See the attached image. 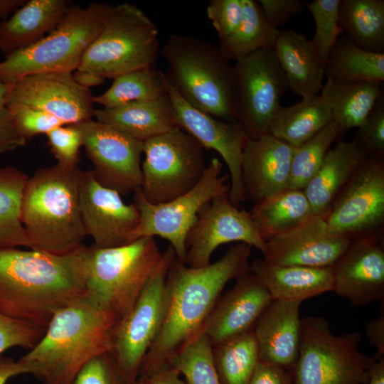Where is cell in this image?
<instances>
[{
	"label": "cell",
	"instance_id": "83f0119b",
	"mask_svg": "<svg viewBox=\"0 0 384 384\" xmlns=\"http://www.w3.org/2000/svg\"><path fill=\"white\" fill-rule=\"evenodd\" d=\"M97 122L144 142L176 127L171 100L165 94L155 100L114 108L95 109Z\"/></svg>",
	"mask_w": 384,
	"mask_h": 384
},
{
	"label": "cell",
	"instance_id": "603a6c76",
	"mask_svg": "<svg viewBox=\"0 0 384 384\" xmlns=\"http://www.w3.org/2000/svg\"><path fill=\"white\" fill-rule=\"evenodd\" d=\"M293 149L269 133L247 139L242 156L245 199L257 203L288 188Z\"/></svg>",
	"mask_w": 384,
	"mask_h": 384
},
{
	"label": "cell",
	"instance_id": "44dd1931",
	"mask_svg": "<svg viewBox=\"0 0 384 384\" xmlns=\"http://www.w3.org/2000/svg\"><path fill=\"white\" fill-rule=\"evenodd\" d=\"M351 241L330 234L324 215H314L266 241L262 258L279 265L331 267Z\"/></svg>",
	"mask_w": 384,
	"mask_h": 384
},
{
	"label": "cell",
	"instance_id": "f546056e",
	"mask_svg": "<svg viewBox=\"0 0 384 384\" xmlns=\"http://www.w3.org/2000/svg\"><path fill=\"white\" fill-rule=\"evenodd\" d=\"M379 81H348L326 78L319 95L337 124L340 137L358 127L382 96Z\"/></svg>",
	"mask_w": 384,
	"mask_h": 384
},
{
	"label": "cell",
	"instance_id": "c3c4849f",
	"mask_svg": "<svg viewBox=\"0 0 384 384\" xmlns=\"http://www.w3.org/2000/svg\"><path fill=\"white\" fill-rule=\"evenodd\" d=\"M10 84L0 82V155L26 144L27 140L20 134L12 112L6 105V94Z\"/></svg>",
	"mask_w": 384,
	"mask_h": 384
},
{
	"label": "cell",
	"instance_id": "9f6ffc18",
	"mask_svg": "<svg viewBox=\"0 0 384 384\" xmlns=\"http://www.w3.org/2000/svg\"><path fill=\"white\" fill-rule=\"evenodd\" d=\"M26 0H0V22L9 18L11 14L23 6Z\"/></svg>",
	"mask_w": 384,
	"mask_h": 384
},
{
	"label": "cell",
	"instance_id": "6da1fadb",
	"mask_svg": "<svg viewBox=\"0 0 384 384\" xmlns=\"http://www.w3.org/2000/svg\"><path fill=\"white\" fill-rule=\"evenodd\" d=\"M252 246L238 242L215 262L191 267L178 257L166 275V304L158 336L145 356L139 376L172 366L180 350L202 332L220 295L232 279L250 272Z\"/></svg>",
	"mask_w": 384,
	"mask_h": 384
},
{
	"label": "cell",
	"instance_id": "f35d334b",
	"mask_svg": "<svg viewBox=\"0 0 384 384\" xmlns=\"http://www.w3.org/2000/svg\"><path fill=\"white\" fill-rule=\"evenodd\" d=\"M339 138L338 125L332 119L315 135L294 147L288 188L303 190L319 169L331 144Z\"/></svg>",
	"mask_w": 384,
	"mask_h": 384
},
{
	"label": "cell",
	"instance_id": "7402d4cb",
	"mask_svg": "<svg viewBox=\"0 0 384 384\" xmlns=\"http://www.w3.org/2000/svg\"><path fill=\"white\" fill-rule=\"evenodd\" d=\"M272 298L251 271L236 279L235 285L219 297L202 333L212 346L253 329Z\"/></svg>",
	"mask_w": 384,
	"mask_h": 384
},
{
	"label": "cell",
	"instance_id": "4316f807",
	"mask_svg": "<svg viewBox=\"0 0 384 384\" xmlns=\"http://www.w3.org/2000/svg\"><path fill=\"white\" fill-rule=\"evenodd\" d=\"M273 50L292 92L302 98L319 95L324 66L310 40L293 29L279 30Z\"/></svg>",
	"mask_w": 384,
	"mask_h": 384
},
{
	"label": "cell",
	"instance_id": "7a4b0ae2",
	"mask_svg": "<svg viewBox=\"0 0 384 384\" xmlns=\"http://www.w3.org/2000/svg\"><path fill=\"white\" fill-rule=\"evenodd\" d=\"M87 247L64 255L0 249V314L46 329L59 310L86 295Z\"/></svg>",
	"mask_w": 384,
	"mask_h": 384
},
{
	"label": "cell",
	"instance_id": "8992f818",
	"mask_svg": "<svg viewBox=\"0 0 384 384\" xmlns=\"http://www.w3.org/2000/svg\"><path fill=\"white\" fill-rule=\"evenodd\" d=\"M111 5L70 4L57 27L45 37L0 61V82L12 84L33 74L75 71L100 33Z\"/></svg>",
	"mask_w": 384,
	"mask_h": 384
},
{
	"label": "cell",
	"instance_id": "ac0fdd59",
	"mask_svg": "<svg viewBox=\"0 0 384 384\" xmlns=\"http://www.w3.org/2000/svg\"><path fill=\"white\" fill-rule=\"evenodd\" d=\"M166 93L173 107L176 127L192 136L204 149L214 150L223 158L231 179L229 199L234 206H239L245 200L242 156L249 139L242 127L238 121L218 119L194 108L181 97L169 80Z\"/></svg>",
	"mask_w": 384,
	"mask_h": 384
},
{
	"label": "cell",
	"instance_id": "74e56055",
	"mask_svg": "<svg viewBox=\"0 0 384 384\" xmlns=\"http://www.w3.org/2000/svg\"><path fill=\"white\" fill-rule=\"evenodd\" d=\"M113 80L105 92L92 97L93 103L110 109L155 100L166 94V74L155 65L122 74Z\"/></svg>",
	"mask_w": 384,
	"mask_h": 384
},
{
	"label": "cell",
	"instance_id": "d6a6232c",
	"mask_svg": "<svg viewBox=\"0 0 384 384\" xmlns=\"http://www.w3.org/2000/svg\"><path fill=\"white\" fill-rule=\"evenodd\" d=\"M338 23L357 47L384 53L383 0H340Z\"/></svg>",
	"mask_w": 384,
	"mask_h": 384
},
{
	"label": "cell",
	"instance_id": "f6af8a7d",
	"mask_svg": "<svg viewBox=\"0 0 384 384\" xmlns=\"http://www.w3.org/2000/svg\"><path fill=\"white\" fill-rule=\"evenodd\" d=\"M73 384H129L112 351L87 362L77 374Z\"/></svg>",
	"mask_w": 384,
	"mask_h": 384
},
{
	"label": "cell",
	"instance_id": "2e32d148",
	"mask_svg": "<svg viewBox=\"0 0 384 384\" xmlns=\"http://www.w3.org/2000/svg\"><path fill=\"white\" fill-rule=\"evenodd\" d=\"M233 242L247 244L262 253L265 249L250 211L239 210L225 193L200 210L186 238L184 262L191 267L206 266L220 245Z\"/></svg>",
	"mask_w": 384,
	"mask_h": 384
},
{
	"label": "cell",
	"instance_id": "d6986e66",
	"mask_svg": "<svg viewBox=\"0 0 384 384\" xmlns=\"http://www.w3.org/2000/svg\"><path fill=\"white\" fill-rule=\"evenodd\" d=\"M80 206L85 234L93 245L107 248L133 242L139 223L136 205L126 203L120 193L100 184L91 169L82 172Z\"/></svg>",
	"mask_w": 384,
	"mask_h": 384
},
{
	"label": "cell",
	"instance_id": "3957f363",
	"mask_svg": "<svg viewBox=\"0 0 384 384\" xmlns=\"http://www.w3.org/2000/svg\"><path fill=\"white\" fill-rule=\"evenodd\" d=\"M119 319L87 294L57 311L18 360L43 384H73L91 359L112 351Z\"/></svg>",
	"mask_w": 384,
	"mask_h": 384
},
{
	"label": "cell",
	"instance_id": "f1b7e54d",
	"mask_svg": "<svg viewBox=\"0 0 384 384\" xmlns=\"http://www.w3.org/2000/svg\"><path fill=\"white\" fill-rule=\"evenodd\" d=\"M366 157L353 140L331 147L303 191L314 215H324L358 166Z\"/></svg>",
	"mask_w": 384,
	"mask_h": 384
},
{
	"label": "cell",
	"instance_id": "681fc988",
	"mask_svg": "<svg viewBox=\"0 0 384 384\" xmlns=\"http://www.w3.org/2000/svg\"><path fill=\"white\" fill-rule=\"evenodd\" d=\"M257 1L269 23L277 29L288 23L305 7V2L300 0H259Z\"/></svg>",
	"mask_w": 384,
	"mask_h": 384
},
{
	"label": "cell",
	"instance_id": "d4e9b609",
	"mask_svg": "<svg viewBox=\"0 0 384 384\" xmlns=\"http://www.w3.org/2000/svg\"><path fill=\"white\" fill-rule=\"evenodd\" d=\"M250 271L272 299L303 302L333 289L331 267L279 265L256 258L250 265Z\"/></svg>",
	"mask_w": 384,
	"mask_h": 384
},
{
	"label": "cell",
	"instance_id": "ab89813d",
	"mask_svg": "<svg viewBox=\"0 0 384 384\" xmlns=\"http://www.w3.org/2000/svg\"><path fill=\"white\" fill-rule=\"evenodd\" d=\"M172 366L188 384H221L213 361L212 345L202 332L180 350Z\"/></svg>",
	"mask_w": 384,
	"mask_h": 384
},
{
	"label": "cell",
	"instance_id": "bcb514c9",
	"mask_svg": "<svg viewBox=\"0 0 384 384\" xmlns=\"http://www.w3.org/2000/svg\"><path fill=\"white\" fill-rule=\"evenodd\" d=\"M208 18L215 29L219 43L229 38L242 18V0H211L206 8Z\"/></svg>",
	"mask_w": 384,
	"mask_h": 384
},
{
	"label": "cell",
	"instance_id": "5b68a950",
	"mask_svg": "<svg viewBox=\"0 0 384 384\" xmlns=\"http://www.w3.org/2000/svg\"><path fill=\"white\" fill-rule=\"evenodd\" d=\"M161 54L169 81L187 103L215 118L237 121L234 65L218 47L191 36L173 34Z\"/></svg>",
	"mask_w": 384,
	"mask_h": 384
},
{
	"label": "cell",
	"instance_id": "5bb4252c",
	"mask_svg": "<svg viewBox=\"0 0 384 384\" xmlns=\"http://www.w3.org/2000/svg\"><path fill=\"white\" fill-rule=\"evenodd\" d=\"M236 120L249 139L269 133L271 122L288 88L273 49L262 48L234 65Z\"/></svg>",
	"mask_w": 384,
	"mask_h": 384
},
{
	"label": "cell",
	"instance_id": "7c38bea8",
	"mask_svg": "<svg viewBox=\"0 0 384 384\" xmlns=\"http://www.w3.org/2000/svg\"><path fill=\"white\" fill-rule=\"evenodd\" d=\"M175 257L169 245L132 309L117 323L112 353L129 384L137 381L142 363L161 327L166 304V275Z\"/></svg>",
	"mask_w": 384,
	"mask_h": 384
},
{
	"label": "cell",
	"instance_id": "d590c367",
	"mask_svg": "<svg viewBox=\"0 0 384 384\" xmlns=\"http://www.w3.org/2000/svg\"><path fill=\"white\" fill-rule=\"evenodd\" d=\"M28 178L23 171L14 166L0 169V249H31L21 218L22 196Z\"/></svg>",
	"mask_w": 384,
	"mask_h": 384
},
{
	"label": "cell",
	"instance_id": "7bdbcfd3",
	"mask_svg": "<svg viewBox=\"0 0 384 384\" xmlns=\"http://www.w3.org/2000/svg\"><path fill=\"white\" fill-rule=\"evenodd\" d=\"M46 329L29 321L0 314V356L11 348L31 349L42 338Z\"/></svg>",
	"mask_w": 384,
	"mask_h": 384
},
{
	"label": "cell",
	"instance_id": "836d02e7",
	"mask_svg": "<svg viewBox=\"0 0 384 384\" xmlns=\"http://www.w3.org/2000/svg\"><path fill=\"white\" fill-rule=\"evenodd\" d=\"M324 76L341 80L383 82L384 53L362 50L342 34L329 54Z\"/></svg>",
	"mask_w": 384,
	"mask_h": 384
},
{
	"label": "cell",
	"instance_id": "816d5d0a",
	"mask_svg": "<svg viewBox=\"0 0 384 384\" xmlns=\"http://www.w3.org/2000/svg\"><path fill=\"white\" fill-rule=\"evenodd\" d=\"M366 333L370 345L376 348V359L384 357V314L369 321L366 326Z\"/></svg>",
	"mask_w": 384,
	"mask_h": 384
},
{
	"label": "cell",
	"instance_id": "11a10c76",
	"mask_svg": "<svg viewBox=\"0 0 384 384\" xmlns=\"http://www.w3.org/2000/svg\"><path fill=\"white\" fill-rule=\"evenodd\" d=\"M73 78L77 84L87 89L100 85L105 80L96 73L82 70H76L73 73Z\"/></svg>",
	"mask_w": 384,
	"mask_h": 384
},
{
	"label": "cell",
	"instance_id": "484cf974",
	"mask_svg": "<svg viewBox=\"0 0 384 384\" xmlns=\"http://www.w3.org/2000/svg\"><path fill=\"white\" fill-rule=\"evenodd\" d=\"M66 0H30L0 22V51L7 55L36 43L53 31L66 13Z\"/></svg>",
	"mask_w": 384,
	"mask_h": 384
},
{
	"label": "cell",
	"instance_id": "e0dca14e",
	"mask_svg": "<svg viewBox=\"0 0 384 384\" xmlns=\"http://www.w3.org/2000/svg\"><path fill=\"white\" fill-rule=\"evenodd\" d=\"M92 97L90 89L75 82L72 73L53 72L27 75L10 84L6 101L9 110H38L73 125L92 119L95 110Z\"/></svg>",
	"mask_w": 384,
	"mask_h": 384
},
{
	"label": "cell",
	"instance_id": "60d3db41",
	"mask_svg": "<svg viewBox=\"0 0 384 384\" xmlns=\"http://www.w3.org/2000/svg\"><path fill=\"white\" fill-rule=\"evenodd\" d=\"M339 3L340 0H315L304 3L316 25L315 33L310 41L324 68L331 50L343 33L338 23Z\"/></svg>",
	"mask_w": 384,
	"mask_h": 384
},
{
	"label": "cell",
	"instance_id": "e575fe53",
	"mask_svg": "<svg viewBox=\"0 0 384 384\" xmlns=\"http://www.w3.org/2000/svg\"><path fill=\"white\" fill-rule=\"evenodd\" d=\"M279 30L266 18L257 1L242 0V18L236 31L219 48L235 61L262 48L273 49Z\"/></svg>",
	"mask_w": 384,
	"mask_h": 384
},
{
	"label": "cell",
	"instance_id": "f5cc1de1",
	"mask_svg": "<svg viewBox=\"0 0 384 384\" xmlns=\"http://www.w3.org/2000/svg\"><path fill=\"white\" fill-rule=\"evenodd\" d=\"M134 384H188L181 379L179 372L173 366L163 368L146 376H139Z\"/></svg>",
	"mask_w": 384,
	"mask_h": 384
},
{
	"label": "cell",
	"instance_id": "b9f144b4",
	"mask_svg": "<svg viewBox=\"0 0 384 384\" xmlns=\"http://www.w3.org/2000/svg\"><path fill=\"white\" fill-rule=\"evenodd\" d=\"M366 156L384 158V98L383 95L358 127L353 139Z\"/></svg>",
	"mask_w": 384,
	"mask_h": 384
},
{
	"label": "cell",
	"instance_id": "7dc6e473",
	"mask_svg": "<svg viewBox=\"0 0 384 384\" xmlns=\"http://www.w3.org/2000/svg\"><path fill=\"white\" fill-rule=\"evenodd\" d=\"M20 134L27 140L63 124L55 117L38 110L18 107L10 110Z\"/></svg>",
	"mask_w": 384,
	"mask_h": 384
},
{
	"label": "cell",
	"instance_id": "9c48e42d",
	"mask_svg": "<svg viewBox=\"0 0 384 384\" xmlns=\"http://www.w3.org/2000/svg\"><path fill=\"white\" fill-rule=\"evenodd\" d=\"M361 334H334L321 316L301 319L294 384H367L377 360L358 350Z\"/></svg>",
	"mask_w": 384,
	"mask_h": 384
},
{
	"label": "cell",
	"instance_id": "db71d44e",
	"mask_svg": "<svg viewBox=\"0 0 384 384\" xmlns=\"http://www.w3.org/2000/svg\"><path fill=\"white\" fill-rule=\"evenodd\" d=\"M21 374H29L28 368L22 362L0 356V384H6L9 379Z\"/></svg>",
	"mask_w": 384,
	"mask_h": 384
},
{
	"label": "cell",
	"instance_id": "4dcf8cb0",
	"mask_svg": "<svg viewBox=\"0 0 384 384\" xmlns=\"http://www.w3.org/2000/svg\"><path fill=\"white\" fill-rule=\"evenodd\" d=\"M250 213L265 242L314 215L303 190L292 188L255 203Z\"/></svg>",
	"mask_w": 384,
	"mask_h": 384
},
{
	"label": "cell",
	"instance_id": "ee69618b",
	"mask_svg": "<svg viewBox=\"0 0 384 384\" xmlns=\"http://www.w3.org/2000/svg\"><path fill=\"white\" fill-rule=\"evenodd\" d=\"M46 136L58 164L70 167L78 166L82 141L75 125H60L47 132Z\"/></svg>",
	"mask_w": 384,
	"mask_h": 384
},
{
	"label": "cell",
	"instance_id": "1f68e13d",
	"mask_svg": "<svg viewBox=\"0 0 384 384\" xmlns=\"http://www.w3.org/2000/svg\"><path fill=\"white\" fill-rule=\"evenodd\" d=\"M331 120V113L319 94L288 107L281 105L271 122L269 134L296 147Z\"/></svg>",
	"mask_w": 384,
	"mask_h": 384
},
{
	"label": "cell",
	"instance_id": "4fadbf2b",
	"mask_svg": "<svg viewBox=\"0 0 384 384\" xmlns=\"http://www.w3.org/2000/svg\"><path fill=\"white\" fill-rule=\"evenodd\" d=\"M333 235L383 238L384 158L365 157L324 215Z\"/></svg>",
	"mask_w": 384,
	"mask_h": 384
},
{
	"label": "cell",
	"instance_id": "8fae6325",
	"mask_svg": "<svg viewBox=\"0 0 384 384\" xmlns=\"http://www.w3.org/2000/svg\"><path fill=\"white\" fill-rule=\"evenodd\" d=\"M223 163L213 158L199 181L190 191L166 202L147 201L140 190L134 193V203L139 213V223L132 241L156 236L169 242L176 257L184 261L186 240L203 206L213 198L229 193L228 176H222Z\"/></svg>",
	"mask_w": 384,
	"mask_h": 384
},
{
	"label": "cell",
	"instance_id": "9a60e30c",
	"mask_svg": "<svg viewBox=\"0 0 384 384\" xmlns=\"http://www.w3.org/2000/svg\"><path fill=\"white\" fill-rule=\"evenodd\" d=\"M74 125L100 184L121 195L141 189L143 142L92 119Z\"/></svg>",
	"mask_w": 384,
	"mask_h": 384
},
{
	"label": "cell",
	"instance_id": "ba28073f",
	"mask_svg": "<svg viewBox=\"0 0 384 384\" xmlns=\"http://www.w3.org/2000/svg\"><path fill=\"white\" fill-rule=\"evenodd\" d=\"M159 46L156 25L137 6H112L103 26L77 70L112 78L155 65Z\"/></svg>",
	"mask_w": 384,
	"mask_h": 384
},
{
	"label": "cell",
	"instance_id": "277c9868",
	"mask_svg": "<svg viewBox=\"0 0 384 384\" xmlns=\"http://www.w3.org/2000/svg\"><path fill=\"white\" fill-rule=\"evenodd\" d=\"M82 172L78 166L56 164L28 177L21 218L31 249L64 255L84 245L87 235L80 206Z\"/></svg>",
	"mask_w": 384,
	"mask_h": 384
},
{
	"label": "cell",
	"instance_id": "ffe728a7",
	"mask_svg": "<svg viewBox=\"0 0 384 384\" xmlns=\"http://www.w3.org/2000/svg\"><path fill=\"white\" fill-rule=\"evenodd\" d=\"M331 269L332 291L354 306L362 307L383 300V238L351 240Z\"/></svg>",
	"mask_w": 384,
	"mask_h": 384
},
{
	"label": "cell",
	"instance_id": "52a82bcc",
	"mask_svg": "<svg viewBox=\"0 0 384 384\" xmlns=\"http://www.w3.org/2000/svg\"><path fill=\"white\" fill-rule=\"evenodd\" d=\"M162 252L152 237L118 247H87L86 294L119 320L133 307Z\"/></svg>",
	"mask_w": 384,
	"mask_h": 384
},
{
	"label": "cell",
	"instance_id": "30bf717a",
	"mask_svg": "<svg viewBox=\"0 0 384 384\" xmlns=\"http://www.w3.org/2000/svg\"><path fill=\"white\" fill-rule=\"evenodd\" d=\"M204 150L178 127L143 142L140 191L144 198L158 204L190 191L207 166Z\"/></svg>",
	"mask_w": 384,
	"mask_h": 384
},
{
	"label": "cell",
	"instance_id": "f907efd6",
	"mask_svg": "<svg viewBox=\"0 0 384 384\" xmlns=\"http://www.w3.org/2000/svg\"><path fill=\"white\" fill-rule=\"evenodd\" d=\"M249 384H294L292 373L259 361Z\"/></svg>",
	"mask_w": 384,
	"mask_h": 384
},
{
	"label": "cell",
	"instance_id": "cb8c5ba5",
	"mask_svg": "<svg viewBox=\"0 0 384 384\" xmlns=\"http://www.w3.org/2000/svg\"><path fill=\"white\" fill-rule=\"evenodd\" d=\"M302 302L272 299L253 327L259 359L292 371L300 344Z\"/></svg>",
	"mask_w": 384,
	"mask_h": 384
},
{
	"label": "cell",
	"instance_id": "8d00e7d4",
	"mask_svg": "<svg viewBox=\"0 0 384 384\" xmlns=\"http://www.w3.org/2000/svg\"><path fill=\"white\" fill-rule=\"evenodd\" d=\"M221 384H249L260 361L253 329L212 346Z\"/></svg>",
	"mask_w": 384,
	"mask_h": 384
},
{
	"label": "cell",
	"instance_id": "6f0895ef",
	"mask_svg": "<svg viewBox=\"0 0 384 384\" xmlns=\"http://www.w3.org/2000/svg\"><path fill=\"white\" fill-rule=\"evenodd\" d=\"M367 384H384V357L377 359L371 366Z\"/></svg>",
	"mask_w": 384,
	"mask_h": 384
}]
</instances>
